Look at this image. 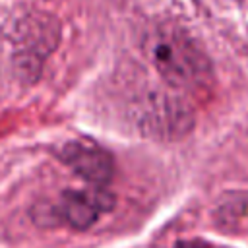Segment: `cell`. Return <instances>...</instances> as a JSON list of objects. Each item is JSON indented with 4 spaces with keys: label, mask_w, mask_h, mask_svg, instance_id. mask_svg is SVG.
Here are the masks:
<instances>
[{
    "label": "cell",
    "mask_w": 248,
    "mask_h": 248,
    "mask_svg": "<svg viewBox=\"0 0 248 248\" xmlns=\"http://www.w3.org/2000/svg\"><path fill=\"white\" fill-rule=\"evenodd\" d=\"M174 248H205V246L202 242H198V240H182Z\"/></svg>",
    "instance_id": "obj_4"
},
{
    "label": "cell",
    "mask_w": 248,
    "mask_h": 248,
    "mask_svg": "<svg viewBox=\"0 0 248 248\" xmlns=\"http://www.w3.org/2000/svg\"><path fill=\"white\" fill-rule=\"evenodd\" d=\"M114 203L112 196L105 190L85 192V190H66L58 202V215L72 229L85 231L101 215V211L110 209Z\"/></svg>",
    "instance_id": "obj_3"
},
{
    "label": "cell",
    "mask_w": 248,
    "mask_h": 248,
    "mask_svg": "<svg viewBox=\"0 0 248 248\" xmlns=\"http://www.w3.org/2000/svg\"><path fill=\"white\" fill-rule=\"evenodd\" d=\"M58 157L66 167H70V170L74 174H78L79 178L89 182L95 190H105V186L114 176L112 155L105 147H101L89 140L68 141L60 149Z\"/></svg>",
    "instance_id": "obj_2"
},
{
    "label": "cell",
    "mask_w": 248,
    "mask_h": 248,
    "mask_svg": "<svg viewBox=\"0 0 248 248\" xmlns=\"http://www.w3.org/2000/svg\"><path fill=\"white\" fill-rule=\"evenodd\" d=\"M149 56L161 78L178 89H198L211 78L207 56L180 29H159L149 39Z\"/></svg>",
    "instance_id": "obj_1"
}]
</instances>
